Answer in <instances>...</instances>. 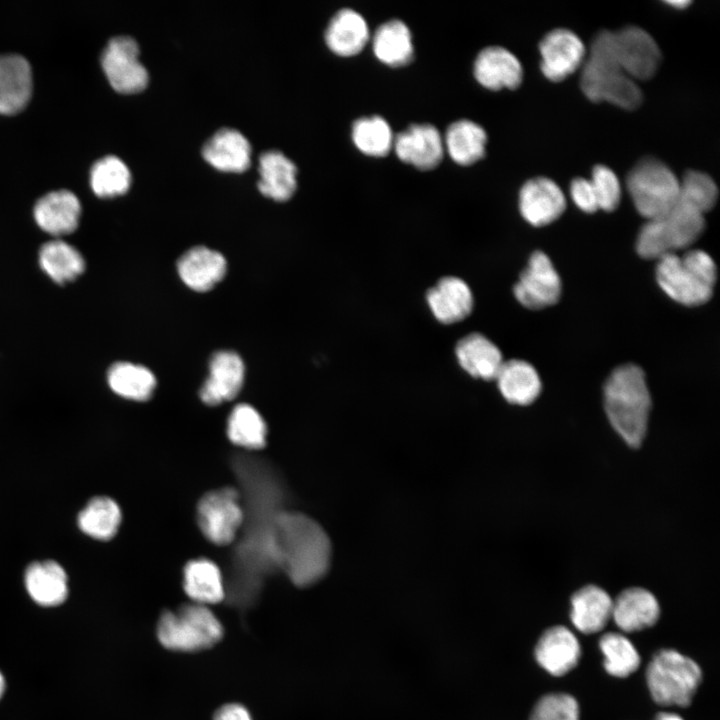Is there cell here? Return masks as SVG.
I'll use <instances>...</instances> for the list:
<instances>
[{
    "label": "cell",
    "instance_id": "10",
    "mask_svg": "<svg viewBox=\"0 0 720 720\" xmlns=\"http://www.w3.org/2000/svg\"><path fill=\"white\" fill-rule=\"evenodd\" d=\"M614 56L623 71L633 80H648L657 72L661 51L655 39L638 26L611 31Z\"/></svg>",
    "mask_w": 720,
    "mask_h": 720
},
{
    "label": "cell",
    "instance_id": "6",
    "mask_svg": "<svg viewBox=\"0 0 720 720\" xmlns=\"http://www.w3.org/2000/svg\"><path fill=\"white\" fill-rule=\"evenodd\" d=\"M701 680L698 664L672 649L659 650L646 670L650 694L661 706H689Z\"/></svg>",
    "mask_w": 720,
    "mask_h": 720
},
{
    "label": "cell",
    "instance_id": "16",
    "mask_svg": "<svg viewBox=\"0 0 720 720\" xmlns=\"http://www.w3.org/2000/svg\"><path fill=\"white\" fill-rule=\"evenodd\" d=\"M245 367L241 357L233 351H218L209 363V376L200 389V397L207 405H218L235 398L244 381Z\"/></svg>",
    "mask_w": 720,
    "mask_h": 720
},
{
    "label": "cell",
    "instance_id": "20",
    "mask_svg": "<svg viewBox=\"0 0 720 720\" xmlns=\"http://www.w3.org/2000/svg\"><path fill=\"white\" fill-rule=\"evenodd\" d=\"M81 205L77 196L65 189L42 196L34 207V217L45 232L64 235L73 232L79 222Z\"/></svg>",
    "mask_w": 720,
    "mask_h": 720
},
{
    "label": "cell",
    "instance_id": "5",
    "mask_svg": "<svg viewBox=\"0 0 720 720\" xmlns=\"http://www.w3.org/2000/svg\"><path fill=\"white\" fill-rule=\"evenodd\" d=\"M705 228L704 214L678 200L664 216L647 220L636 240L638 254L646 259H660L688 248Z\"/></svg>",
    "mask_w": 720,
    "mask_h": 720
},
{
    "label": "cell",
    "instance_id": "17",
    "mask_svg": "<svg viewBox=\"0 0 720 720\" xmlns=\"http://www.w3.org/2000/svg\"><path fill=\"white\" fill-rule=\"evenodd\" d=\"M474 77L483 87L490 90L517 88L523 78V69L518 58L506 48L489 46L481 50L473 66Z\"/></svg>",
    "mask_w": 720,
    "mask_h": 720
},
{
    "label": "cell",
    "instance_id": "22",
    "mask_svg": "<svg viewBox=\"0 0 720 720\" xmlns=\"http://www.w3.org/2000/svg\"><path fill=\"white\" fill-rule=\"evenodd\" d=\"M226 268L224 256L204 246L191 248L177 263L182 281L198 292L212 289L224 277Z\"/></svg>",
    "mask_w": 720,
    "mask_h": 720
},
{
    "label": "cell",
    "instance_id": "19",
    "mask_svg": "<svg viewBox=\"0 0 720 720\" xmlns=\"http://www.w3.org/2000/svg\"><path fill=\"white\" fill-rule=\"evenodd\" d=\"M581 650L576 636L564 626L544 631L535 647L538 664L553 676H563L578 663Z\"/></svg>",
    "mask_w": 720,
    "mask_h": 720
},
{
    "label": "cell",
    "instance_id": "12",
    "mask_svg": "<svg viewBox=\"0 0 720 720\" xmlns=\"http://www.w3.org/2000/svg\"><path fill=\"white\" fill-rule=\"evenodd\" d=\"M518 302L529 309L554 305L561 295V279L549 257L534 252L513 289Z\"/></svg>",
    "mask_w": 720,
    "mask_h": 720
},
{
    "label": "cell",
    "instance_id": "9",
    "mask_svg": "<svg viewBox=\"0 0 720 720\" xmlns=\"http://www.w3.org/2000/svg\"><path fill=\"white\" fill-rule=\"evenodd\" d=\"M243 519L239 493L233 487L210 491L198 503L199 527L214 544L226 545L232 542Z\"/></svg>",
    "mask_w": 720,
    "mask_h": 720
},
{
    "label": "cell",
    "instance_id": "18",
    "mask_svg": "<svg viewBox=\"0 0 720 720\" xmlns=\"http://www.w3.org/2000/svg\"><path fill=\"white\" fill-rule=\"evenodd\" d=\"M426 301L435 319L443 324L464 320L474 305L470 286L456 276L441 278L427 291Z\"/></svg>",
    "mask_w": 720,
    "mask_h": 720
},
{
    "label": "cell",
    "instance_id": "35",
    "mask_svg": "<svg viewBox=\"0 0 720 720\" xmlns=\"http://www.w3.org/2000/svg\"><path fill=\"white\" fill-rule=\"evenodd\" d=\"M107 379L116 394L135 401L148 400L156 387L155 376L148 368L130 362L112 365Z\"/></svg>",
    "mask_w": 720,
    "mask_h": 720
},
{
    "label": "cell",
    "instance_id": "34",
    "mask_svg": "<svg viewBox=\"0 0 720 720\" xmlns=\"http://www.w3.org/2000/svg\"><path fill=\"white\" fill-rule=\"evenodd\" d=\"M39 263L43 271L59 284L74 280L85 268L79 251L62 240L45 243L39 252Z\"/></svg>",
    "mask_w": 720,
    "mask_h": 720
},
{
    "label": "cell",
    "instance_id": "24",
    "mask_svg": "<svg viewBox=\"0 0 720 720\" xmlns=\"http://www.w3.org/2000/svg\"><path fill=\"white\" fill-rule=\"evenodd\" d=\"M251 147L245 136L233 128H221L202 148L203 158L225 172H243L250 165Z\"/></svg>",
    "mask_w": 720,
    "mask_h": 720
},
{
    "label": "cell",
    "instance_id": "36",
    "mask_svg": "<svg viewBox=\"0 0 720 720\" xmlns=\"http://www.w3.org/2000/svg\"><path fill=\"white\" fill-rule=\"evenodd\" d=\"M121 522V510L111 498L95 497L79 513V528L88 536L98 540L111 539Z\"/></svg>",
    "mask_w": 720,
    "mask_h": 720
},
{
    "label": "cell",
    "instance_id": "29",
    "mask_svg": "<svg viewBox=\"0 0 720 720\" xmlns=\"http://www.w3.org/2000/svg\"><path fill=\"white\" fill-rule=\"evenodd\" d=\"M495 380L502 396L516 405L531 404L542 388L536 369L519 359L504 361Z\"/></svg>",
    "mask_w": 720,
    "mask_h": 720
},
{
    "label": "cell",
    "instance_id": "41",
    "mask_svg": "<svg viewBox=\"0 0 720 720\" xmlns=\"http://www.w3.org/2000/svg\"><path fill=\"white\" fill-rule=\"evenodd\" d=\"M718 188L706 173L690 170L680 180L679 200L705 215L716 204Z\"/></svg>",
    "mask_w": 720,
    "mask_h": 720
},
{
    "label": "cell",
    "instance_id": "23",
    "mask_svg": "<svg viewBox=\"0 0 720 720\" xmlns=\"http://www.w3.org/2000/svg\"><path fill=\"white\" fill-rule=\"evenodd\" d=\"M32 91L29 62L19 54L0 55V113L20 111Z\"/></svg>",
    "mask_w": 720,
    "mask_h": 720
},
{
    "label": "cell",
    "instance_id": "38",
    "mask_svg": "<svg viewBox=\"0 0 720 720\" xmlns=\"http://www.w3.org/2000/svg\"><path fill=\"white\" fill-rule=\"evenodd\" d=\"M351 136L356 148L370 157L386 156L393 148L392 129L377 115L357 119L352 125Z\"/></svg>",
    "mask_w": 720,
    "mask_h": 720
},
{
    "label": "cell",
    "instance_id": "42",
    "mask_svg": "<svg viewBox=\"0 0 720 720\" xmlns=\"http://www.w3.org/2000/svg\"><path fill=\"white\" fill-rule=\"evenodd\" d=\"M529 720H579L576 699L567 693H549L535 704Z\"/></svg>",
    "mask_w": 720,
    "mask_h": 720
},
{
    "label": "cell",
    "instance_id": "3",
    "mask_svg": "<svg viewBox=\"0 0 720 720\" xmlns=\"http://www.w3.org/2000/svg\"><path fill=\"white\" fill-rule=\"evenodd\" d=\"M580 85L593 102L607 101L626 110L636 109L642 103L637 82L623 71L614 56L609 30L594 37L582 64Z\"/></svg>",
    "mask_w": 720,
    "mask_h": 720
},
{
    "label": "cell",
    "instance_id": "4",
    "mask_svg": "<svg viewBox=\"0 0 720 720\" xmlns=\"http://www.w3.org/2000/svg\"><path fill=\"white\" fill-rule=\"evenodd\" d=\"M657 261V282L670 298L686 306L701 305L711 298L717 267L709 254L694 249Z\"/></svg>",
    "mask_w": 720,
    "mask_h": 720
},
{
    "label": "cell",
    "instance_id": "26",
    "mask_svg": "<svg viewBox=\"0 0 720 720\" xmlns=\"http://www.w3.org/2000/svg\"><path fill=\"white\" fill-rule=\"evenodd\" d=\"M370 39L364 17L350 8L339 10L325 31L327 47L336 55L351 57L360 53Z\"/></svg>",
    "mask_w": 720,
    "mask_h": 720
},
{
    "label": "cell",
    "instance_id": "43",
    "mask_svg": "<svg viewBox=\"0 0 720 720\" xmlns=\"http://www.w3.org/2000/svg\"><path fill=\"white\" fill-rule=\"evenodd\" d=\"M599 209L615 210L621 199V186L617 175L607 166L597 165L590 179Z\"/></svg>",
    "mask_w": 720,
    "mask_h": 720
},
{
    "label": "cell",
    "instance_id": "30",
    "mask_svg": "<svg viewBox=\"0 0 720 720\" xmlns=\"http://www.w3.org/2000/svg\"><path fill=\"white\" fill-rule=\"evenodd\" d=\"M259 191L276 201H286L294 194L297 168L282 152L270 150L259 157Z\"/></svg>",
    "mask_w": 720,
    "mask_h": 720
},
{
    "label": "cell",
    "instance_id": "7",
    "mask_svg": "<svg viewBox=\"0 0 720 720\" xmlns=\"http://www.w3.org/2000/svg\"><path fill=\"white\" fill-rule=\"evenodd\" d=\"M626 183L636 210L647 220L664 216L679 200L680 180L665 163L653 157L640 160Z\"/></svg>",
    "mask_w": 720,
    "mask_h": 720
},
{
    "label": "cell",
    "instance_id": "15",
    "mask_svg": "<svg viewBox=\"0 0 720 720\" xmlns=\"http://www.w3.org/2000/svg\"><path fill=\"white\" fill-rule=\"evenodd\" d=\"M566 208L560 187L546 177H535L524 183L519 193V210L533 226H544L558 219Z\"/></svg>",
    "mask_w": 720,
    "mask_h": 720
},
{
    "label": "cell",
    "instance_id": "39",
    "mask_svg": "<svg viewBox=\"0 0 720 720\" xmlns=\"http://www.w3.org/2000/svg\"><path fill=\"white\" fill-rule=\"evenodd\" d=\"M599 646L604 655V668L610 675L624 678L638 669L640 656L624 635L608 632L600 638Z\"/></svg>",
    "mask_w": 720,
    "mask_h": 720
},
{
    "label": "cell",
    "instance_id": "44",
    "mask_svg": "<svg viewBox=\"0 0 720 720\" xmlns=\"http://www.w3.org/2000/svg\"><path fill=\"white\" fill-rule=\"evenodd\" d=\"M570 195L577 207L586 213L599 209L594 189L588 179L575 178L570 185Z\"/></svg>",
    "mask_w": 720,
    "mask_h": 720
},
{
    "label": "cell",
    "instance_id": "33",
    "mask_svg": "<svg viewBox=\"0 0 720 720\" xmlns=\"http://www.w3.org/2000/svg\"><path fill=\"white\" fill-rule=\"evenodd\" d=\"M184 590L194 603L215 604L225 596L222 574L209 559H195L184 568Z\"/></svg>",
    "mask_w": 720,
    "mask_h": 720
},
{
    "label": "cell",
    "instance_id": "40",
    "mask_svg": "<svg viewBox=\"0 0 720 720\" xmlns=\"http://www.w3.org/2000/svg\"><path fill=\"white\" fill-rule=\"evenodd\" d=\"M90 181L95 194L100 197H113L129 189L131 174L120 158L108 155L94 163Z\"/></svg>",
    "mask_w": 720,
    "mask_h": 720
},
{
    "label": "cell",
    "instance_id": "48",
    "mask_svg": "<svg viewBox=\"0 0 720 720\" xmlns=\"http://www.w3.org/2000/svg\"><path fill=\"white\" fill-rule=\"evenodd\" d=\"M4 690H5V680H4L3 675L0 672V698L3 695Z\"/></svg>",
    "mask_w": 720,
    "mask_h": 720
},
{
    "label": "cell",
    "instance_id": "28",
    "mask_svg": "<svg viewBox=\"0 0 720 720\" xmlns=\"http://www.w3.org/2000/svg\"><path fill=\"white\" fill-rule=\"evenodd\" d=\"M25 585L31 598L45 607L63 603L68 594L66 572L51 560L31 564L25 572Z\"/></svg>",
    "mask_w": 720,
    "mask_h": 720
},
{
    "label": "cell",
    "instance_id": "47",
    "mask_svg": "<svg viewBox=\"0 0 720 720\" xmlns=\"http://www.w3.org/2000/svg\"><path fill=\"white\" fill-rule=\"evenodd\" d=\"M667 3H668L669 5H671V6H673L674 8H678V9H683V8L687 7V6L690 4L689 1H684V0H681V1H668Z\"/></svg>",
    "mask_w": 720,
    "mask_h": 720
},
{
    "label": "cell",
    "instance_id": "14",
    "mask_svg": "<svg viewBox=\"0 0 720 720\" xmlns=\"http://www.w3.org/2000/svg\"><path fill=\"white\" fill-rule=\"evenodd\" d=\"M392 150L402 162L424 171L436 168L445 153L443 137L428 123L412 124L394 135Z\"/></svg>",
    "mask_w": 720,
    "mask_h": 720
},
{
    "label": "cell",
    "instance_id": "21",
    "mask_svg": "<svg viewBox=\"0 0 720 720\" xmlns=\"http://www.w3.org/2000/svg\"><path fill=\"white\" fill-rule=\"evenodd\" d=\"M460 367L474 378L495 380L504 360L500 349L481 333H470L456 344Z\"/></svg>",
    "mask_w": 720,
    "mask_h": 720
},
{
    "label": "cell",
    "instance_id": "37",
    "mask_svg": "<svg viewBox=\"0 0 720 720\" xmlns=\"http://www.w3.org/2000/svg\"><path fill=\"white\" fill-rule=\"evenodd\" d=\"M227 434L236 445L260 449L266 443L267 428L259 412L248 404H238L229 415Z\"/></svg>",
    "mask_w": 720,
    "mask_h": 720
},
{
    "label": "cell",
    "instance_id": "13",
    "mask_svg": "<svg viewBox=\"0 0 720 720\" xmlns=\"http://www.w3.org/2000/svg\"><path fill=\"white\" fill-rule=\"evenodd\" d=\"M541 71L555 82L564 80L582 66L586 50L581 39L568 29L558 28L547 33L539 45Z\"/></svg>",
    "mask_w": 720,
    "mask_h": 720
},
{
    "label": "cell",
    "instance_id": "32",
    "mask_svg": "<svg viewBox=\"0 0 720 720\" xmlns=\"http://www.w3.org/2000/svg\"><path fill=\"white\" fill-rule=\"evenodd\" d=\"M443 143L445 151L456 164L469 166L483 158L487 134L476 122L460 119L447 128Z\"/></svg>",
    "mask_w": 720,
    "mask_h": 720
},
{
    "label": "cell",
    "instance_id": "2",
    "mask_svg": "<svg viewBox=\"0 0 720 720\" xmlns=\"http://www.w3.org/2000/svg\"><path fill=\"white\" fill-rule=\"evenodd\" d=\"M604 407L619 436L631 447L641 445L651 409V396L641 367L625 364L613 370L604 386Z\"/></svg>",
    "mask_w": 720,
    "mask_h": 720
},
{
    "label": "cell",
    "instance_id": "25",
    "mask_svg": "<svg viewBox=\"0 0 720 720\" xmlns=\"http://www.w3.org/2000/svg\"><path fill=\"white\" fill-rule=\"evenodd\" d=\"M660 615L655 596L648 590L634 587L621 592L613 601L612 618L625 632H634L653 626Z\"/></svg>",
    "mask_w": 720,
    "mask_h": 720
},
{
    "label": "cell",
    "instance_id": "31",
    "mask_svg": "<svg viewBox=\"0 0 720 720\" xmlns=\"http://www.w3.org/2000/svg\"><path fill=\"white\" fill-rule=\"evenodd\" d=\"M372 50L375 57L387 66L409 64L414 57L410 29L398 19L381 24L372 37Z\"/></svg>",
    "mask_w": 720,
    "mask_h": 720
},
{
    "label": "cell",
    "instance_id": "8",
    "mask_svg": "<svg viewBox=\"0 0 720 720\" xmlns=\"http://www.w3.org/2000/svg\"><path fill=\"white\" fill-rule=\"evenodd\" d=\"M157 636L168 649L192 652L216 644L223 636V628L206 605L193 603L176 612L165 611L158 622Z\"/></svg>",
    "mask_w": 720,
    "mask_h": 720
},
{
    "label": "cell",
    "instance_id": "27",
    "mask_svg": "<svg viewBox=\"0 0 720 720\" xmlns=\"http://www.w3.org/2000/svg\"><path fill=\"white\" fill-rule=\"evenodd\" d=\"M613 600L602 588L587 585L571 598L570 618L580 632L592 634L601 631L612 616Z\"/></svg>",
    "mask_w": 720,
    "mask_h": 720
},
{
    "label": "cell",
    "instance_id": "45",
    "mask_svg": "<svg viewBox=\"0 0 720 720\" xmlns=\"http://www.w3.org/2000/svg\"><path fill=\"white\" fill-rule=\"evenodd\" d=\"M214 720H252L247 709L240 704H227L216 713Z\"/></svg>",
    "mask_w": 720,
    "mask_h": 720
},
{
    "label": "cell",
    "instance_id": "46",
    "mask_svg": "<svg viewBox=\"0 0 720 720\" xmlns=\"http://www.w3.org/2000/svg\"><path fill=\"white\" fill-rule=\"evenodd\" d=\"M654 720H683L682 717L675 713L661 712L656 715Z\"/></svg>",
    "mask_w": 720,
    "mask_h": 720
},
{
    "label": "cell",
    "instance_id": "1",
    "mask_svg": "<svg viewBox=\"0 0 720 720\" xmlns=\"http://www.w3.org/2000/svg\"><path fill=\"white\" fill-rule=\"evenodd\" d=\"M274 564L297 586L307 587L326 575L332 547L321 525L300 512H280L272 520Z\"/></svg>",
    "mask_w": 720,
    "mask_h": 720
},
{
    "label": "cell",
    "instance_id": "11",
    "mask_svg": "<svg viewBox=\"0 0 720 720\" xmlns=\"http://www.w3.org/2000/svg\"><path fill=\"white\" fill-rule=\"evenodd\" d=\"M138 57V44L130 36H116L104 48L102 67L118 92L137 93L147 86L148 73Z\"/></svg>",
    "mask_w": 720,
    "mask_h": 720
}]
</instances>
